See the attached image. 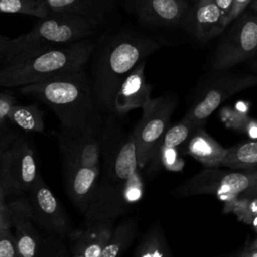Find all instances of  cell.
<instances>
[{"instance_id": "cell-6", "label": "cell", "mask_w": 257, "mask_h": 257, "mask_svg": "<svg viewBox=\"0 0 257 257\" xmlns=\"http://www.w3.org/2000/svg\"><path fill=\"white\" fill-rule=\"evenodd\" d=\"M257 184V171L221 170L207 168L186 180L174 191L181 197L214 195L225 204L242 195Z\"/></svg>"}, {"instance_id": "cell-27", "label": "cell", "mask_w": 257, "mask_h": 257, "mask_svg": "<svg viewBox=\"0 0 257 257\" xmlns=\"http://www.w3.org/2000/svg\"><path fill=\"white\" fill-rule=\"evenodd\" d=\"M225 211L234 212L243 222L252 225L257 220V198L240 195L225 204Z\"/></svg>"}, {"instance_id": "cell-17", "label": "cell", "mask_w": 257, "mask_h": 257, "mask_svg": "<svg viewBox=\"0 0 257 257\" xmlns=\"http://www.w3.org/2000/svg\"><path fill=\"white\" fill-rule=\"evenodd\" d=\"M134 13L147 25L168 27L182 23L188 0H132Z\"/></svg>"}, {"instance_id": "cell-38", "label": "cell", "mask_w": 257, "mask_h": 257, "mask_svg": "<svg viewBox=\"0 0 257 257\" xmlns=\"http://www.w3.org/2000/svg\"><path fill=\"white\" fill-rule=\"evenodd\" d=\"M242 196L245 197H251V198H257V184L254 185L253 187L249 188L247 191H245Z\"/></svg>"}, {"instance_id": "cell-21", "label": "cell", "mask_w": 257, "mask_h": 257, "mask_svg": "<svg viewBox=\"0 0 257 257\" xmlns=\"http://www.w3.org/2000/svg\"><path fill=\"white\" fill-rule=\"evenodd\" d=\"M44 112L37 102L29 104L14 103L8 113L7 120L23 133H44Z\"/></svg>"}, {"instance_id": "cell-11", "label": "cell", "mask_w": 257, "mask_h": 257, "mask_svg": "<svg viewBox=\"0 0 257 257\" xmlns=\"http://www.w3.org/2000/svg\"><path fill=\"white\" fill-rule=\"evenodd\" d=\"M38 174L32 143L21 135L12 142L0 159V181L3 189L7 195L26 194Z\"/></svg>"}, {"instance_id": "cell-22", "label": "cell", "mask_w": 257, "mask_h": 257, "mask_svg": "<svg viewBox=\"0 0 257 257\" xmlns=\"http://www.w3.org/2000/svg\"><path fill=\"white\" fill-rule=\"evenodd\" d=\"M138 231L136 218H123L117 225L113 226L108 242L103 248L100 257H116L122 255L134 243Z\"/></svg>"}, {"instance_id": "cell-3", "label": "cell", "mask_w": 257, "mask_h": 257, "mask_svg": "<svg viewBox=\"0 0 257 257\" xmlns=\"http://www.w3.org/2000/svg\"><path fill=\"white\" fill-rule=\"evenodd\" d=\"M160 48V44L144 35L122 33L108 41L93 56L89 83L100 110L110 113L117 89L127 74Z\"/></svg>"}, {"instance_id": "cell-13", "label": "cell", "mask_w": 257, "mask_h": 257, "mask_svg": "<svg viewBox=\"0 0 257 257\" xmlns=\"http://www.w3.org/2000/svg\"><path fill=\"white\" fill-rule=\"evenodd\" d=\"M100 127L59 126L56 141L61 164L100 168Z\"/></svg>"}, {"instance_id": "cell-34", "label": "cell", "mask_w": 257, "mask_h": 257, "mask_svg": "<svg viewBox=\"0 0 257 257\" xmlns=\"http://www.w3.org/2000/svg\"><path fill=\"white\" fill-rule=\"evenodd\" d=\"M251 0H233V6L231 10V14L228 19V25L235 20L240 14H242L245 9L248 7Z\"/></svg>"}, {"instance_id": "cell-30", "label": "cell", "mask_w": 257, "mask_h": 257, "mask_svg": "<svg viewBox=\"0 0 257 257\" xmlns=\"http://www.w3.org/2000/svg\"><path fill=\"white\" fill-rule=\"evenodd\" d=\"M19 256L17 241L11 229H0V257Z\"/></svg>"}, {"instance_id": "cell-18", "label": "cell", "mask_w": 257, "mask_h": 257, "mask_svg": "<svg viewBox=\"0 0 257 257\" xmlns=\"http://www.w3.org/2000/svg\"><path fill=\"white\" fill-rule=\"evenodd\" d=\"M145 64L146 60L139 63L123 79L114 96L110 113L124 115L142 107L151 98L152 86L145 78Z\"/></svg>"}, {"instance_id": "cell-42", "label": "cell", "mask_w": 257, "mask_h": 257, "mask_svg": "<svg viewBox=\"0 0 257 257\" xmlns=\"http://www.w3.org/2000/svg\"><path fill=\"white\" fill-rule=\"evenodd\" d=\"M249 62H250V64H251V66H252V67L254 68V70H255L254 73L257 74V54H256L251 60H249Z\"/></svg>"}, {"instance_id": "cell-26", "label": "cell", "mask_w": 257, "mask_h": 257, "mask_svg": "<svg viewBox=\"0 0 257 257\" xmlns=\"http://www.w3.org/2000/svg\"><path fill=\"white\" fill-rule=\"evenodd\" d=\"M199 126L195 125L190 120L183 117L181 121H179L178 123H176L175 125L166 131L156 151L159 148H177L178 146L184 144L190 138L193 132Z\"/></svg>"}, {"instance_id": "cell-29", "label": "cell", "mask_w": 257, "mask_h": 257, "mask_svg": "<svg viewBox=\"0 0 257 257\" xmlns=\"http://www.w3.org/2000/svg\"><path fill=\"white\" fill-rule=\"evenodd\" d=\"M156 160L170 171H181L184 166L183 160L178 155L177 148H159L151 157L149 163H155Z\"/></svg>"}, {"instance_id": "cell-9", "label": "cell", "mask_w": 257, "mask_h": 257, "mask_svg": "<svg viewBox=\"0 0 257 257\" xmlns=\"http://www.w3.org/2000/svg\"><path fill=\"white\" fill-rule=\"evenodd\" d=\"M13 225L20 257L68 256L64 240L47 235L34 223L28 198L14 199Z\"/></svg>"}, {"instance_id": "cell-43", "label": "cell", "mask_w": 257, "mask_h": 257, "mask_svg": "<svg viewBox=\"0 0 257 257\" xmlns=\"http://www.w3.org/2000/svg\"><path fill=\"white\" fill-rule=\"evenodd\" d=\"M9 39H10V38L7 37V36H5V35H0V44L9 41Z\"/></svg>"}, {"instance_id": "cell-16", "label": "cell", "mask_w": 257, "mask_h": 257, "mask_svg": "<svg viewBox=\"0 0 257 257\" xmlns=\"http://www.w3.org/2000/svg\"><path fill=\"white\" fill-rule=\"evenodd\" d=\"M182 23L200 41H208L226 29L221 10L214 0H196L193 7L188 8Z\"/></svg>"}, {"instance_id": "cell-8", "label": "cell", "mask_w": 257, "mask_h": 257, "mask_svg": "<svg viewBox=\"0 0 257 257\" xmlns=\"http://www.w3.org/2000/svg\"><path fill=\"white\" fill-rule=\"evenodd\" d=\"M175 107L176 100L172 95L150 98L142 106V116L133 132L137 163L140 169L146 167L161 143Z\"/></svg>"}, {"instance_id": "cell-1", "label": "cell", "mask_w": 257, "mask_h": 257, "mask_svg": "<svg viewBox=\"0 0 257 257\" xmlns=\"http://www.w3.org/2000/svg\"><path fill=\"white\" fill-rule=\"evenodd\" d=\"M135 140L112 113H105L100 130V168L94 196L84 213V223L123 216L143 196Z\"/></svg>"}, {"instance_id": "cell-7", "label": "cell", "mask_w": 257, "mask_h": 257, "mask_svg": "<svg viewBox=\"0 0 257 257\" xmlns=\"http://www.w3.org/2000/svg\"><path fill=\"white\" fill-rule=\"evenodd\" d=\"M227 28L213 54L215 71L229 70L257 54V14L244 11Z\"/></svg>"}, {"instance_id": "cell-25", "label": "cell", "mask_w": 257, "mask_h": 257, "mask_svg": "<svg viewBox=\"0 0 257 257\" xmlns=\"http://www.w3.org/2000/svg\"><path fill=\"white\" fill-rule=\"evenodd\" d=\"M0 13H16L43 18L48 12L42 0H0Z\"/></svg>"}, {"instance_id": "cell-2", "label": "cell", "mask_w": 257, "mask_h": 257, "mask_svg": "<svg viewBox=\"0 0 257 257\" xmlns=\"http://www.w3.org/2000/svg\"><path fill=\"white\" fill-rule=\"evenodd\" d=\"M22 95L48 106L66 128L100 127L104 113L93 95L85 70L19 87Z\"/></svg>"}, {"instance_id": "cell-40", "label": "cell", "mask_w": 257, "mask_h": 257, "mask_svg": "<svg viewBox=\"0 0 257 257\" xmlns=\"http://www.w3.org/2000/svg\"><path fill=\"white\" fill-rule=\"evenodd\" d=\"M6 196H7V194L4 191L3 186L1 184V181H0V202H5L6 201Z\"/></svg>"}, {"instance_id": "cell-37", "label": "cell", "mask_w": 257, "mask_h": 257, "mask_svg": "<svg viewBox=\"0 0 257 257\" xmlns=\"http://www.w3.org/2000/svg\"><path fill=\"white\" fill-rule=\"evenodd\" d=\"M252 251H257V238L254 239L250 244H248L244 249H242L239 252H236L235 255L238 256L241 253H245V252H252Z\"/></svg>"}, {"instance_id": "cell-19", "label": "cell", "mask_w": 257, "mask_h": 257, "mask_svg": "<svg viewBox=\"0 0 257 257\" xmlns=\"http://www.w3.org/2000/svg\"><path fill=\"white\" fill-rule=\"evenodd\" d=\"M48 15L77 14L98 24L104 22L113 0H42Z\"/></svg>"}, {"instance_id": "cell-12", "label": "cell", "mask_w": 257, "mask_h": 257, "mask_svg": "<svg viewBox=\"0 0 257 257\" xmlns=\"http://www.w3.org/2000/svg\"><path fill=\"white\" fill-rule=\"evenodd\" d=\"M27 194L33 221L40 230L47 235L67 240L74 229L73 224L40 174Z\"/></svg>"}, {"instance_id": "cell-36", "label": "cell", "mask_w": 257, "mask_h": 257, "mask_svg": "<svg viewBox=\"0 0 257 257\" xmlns=\"http://www.w3.org/2000/svg\"><path fill=\"white\" fill-rule=\"evenodd\" d=\"M10 39H9V41H10ZM9 41L0 44V67L8 62V44H9Z\"/></svg>"}, {"instance_id": "cell-14", "label": "cell", "mask_w": 257, "mask_h": 257, "mask_svg": "<svg viewBox=\"0 0 257 257\" xmlns=\"http://www.w3.org/2000/svg\"><path fill=\"white\" fill-rule=\"evenodd\" d=\"M61 170L68 198L76 210L84 215L97 187L99 168L61 164Z\"/></svg>"}, {"instance_id": "cell-41", "label": "cell", "mask_w": 257, "mask_h": 257, "mask_svg": "<svg viewBox=\"0 0 257 257\" xmlns=\"http://www.w3.org/2000/svg\"><path fill=\"white\" fill-rule=\"evenodd\" d=\"M239 257H257V251H252V252H245L241 253L238 255Z\"/></svg>"}, {"instance_id": "cell-28", "label": "cell", "mask_w": 257, "mask_h": 257, "mask_svg": "<svg viewBox=\"0 0 257 257\" xmlns=\"http://www.w3.org/2000/svg\"><path fill=\"white\" fill-rule=\"evenodd\" d=\"M222 119L228 126L237 131H242L249 134L251 137L257 138V121L250 118L244 113L235 111L232 109H226L222 111Z\"/></svg>"}, {"instance_id": "cell-20", "label": "cell", "mask_w": 257, "mask_h": 257, "mask_svg": "<svg viewBox=\"0 0 257 257\" xmlns=\"http://www.w3.org/2000/svg\"><path fill=\"white\" fill-rule=\"evenodd\" d=\"M186 152L206 168L219 167L226 154V149L208 135L202 127L196 128L185 142Z\"/></svg>"}, {"instance_id": "cell-23", "label": "cell", "mask_w": 257, "mask_h": 257, "mask_svg": "<svg viewBox=\"0 0 257 257\" xmlns=\"http://www.w3.org/2000/svg\"><path fill=\"white\" fill-rule=\"evenodd\" d=\"M173 255L164 230L159 220H156L141 238L137 245L135 257H171Z\"/></svg>"}, {"instance_id": "cell-5", "label": "cell", "mask_w": 257, "mask_h": 257, "mask_svg": "<svg viewBox=\"0 0 257 257\" xmlns=\"http://www.w3.org/2000/svg\"><path fill=\"white\" fill-rule=\"evenodd\" d=\"M99 26L97 22L77 14L48 15L40 18L31 30L10 39L8 62L91 37Z\"/></svg>"}, {"instance_id": "cell-39", "label": "cell", "mask_w": 257, "mask_h": 257, "mask_svg": "<svg viewBox=\"0 0 257 257\" xmlns=\"http://www.w3.org/2000/svg\"><path fill=\"white\" fill-rule=\"evenodd\" d=\"M248 7L250 8L251 11H253V13L257 14V0H251Z\"/></svg>"}, {"instance_id": "cell-4", "label": "cell", "mask_w": 257, "mask_h": 257, "mask_svg": "<svg viewBox=\"0 0 257 257\" xmlns=\"http://www.w3.org/2000/svg\"><path fill=\"white\" fill-rule=\"evenodd\" d=\"M95 46L96 42L88 37L10 61L0 67V88L20 87L85 70Z\"/></svg>"}, {"instance_id": "cell-15", "label": "cell", "mask_w": 257, "mask_h": 257, "mask_svg": "<svg viewBox=\"0 0 257 257\" xmlns=\"http://www.w3.org/2000/svg\"><path fill=\"white\" fill-rule=\"evenodd\" d=\"M114 221L98 220L84 223L81 228L73 229L67 238L70 256L100 257L113 229Z\"/></svg>"}, {"instance_id": "cell-35", "label": "cell", "mask_w": 257, "mask_h": 257, "mask_svg": "<svg viewBox=\"0 0 257 257\" xmlns=\"http://www.w3.org/2000/svg\"><path fill=\"white\" fill-rule=\"evenodd\" d=\"M214 2L218 6V8L221 10V13H222L223 19H224V24L227 27L228 19L231 14L232 6H233V0H214Z\"/></svg>"}, {"instance_id": "cell-33", "label": "cell", "mask_w": 257, "mask_h": 257, "mask_svg": "<svg viewBox=\"0 0 257 257\" xmlns=\"http://www.w3.org/2000/svg\"><path fill=\"white\" fill-rule=\"evenodd\" d=\"M14 103H16V98L13 95L0 92V123L7 121V113Z\"/></svg>"}, {"instance_id": "cell-32", "label": "cell", "mask_w": 257, "mask_h": 257, "mask_svg": "<svg viewBox=\"0 0 257 257\" xmlns=\"http://www.w3.org/2000/svg\"><path fill=\"white\" fill-rule=\"evenodd\" d=\"M15 201L0 202V229H12Z\"/></svg>"}, {"instance_id": "cell-10", "label": "cell", "mask_w": 257, "mask_h": 257, "mask_svg": "<svg viewBox=\"0 0 257 257\" xmlns=\"http://www.w3.org/2000/svg\"><path fill=\"white\" fill-rule=\"evenodd\" d=\"M257 86V74L254 72H227L208 81L198 94L196 101L184 115L199 127H203L208 117L229 97L242 90Z\"/></svg>"}, {"instance_id": "cell-31", "label": "cell", "mask_w": 257, "mask_h": 257, "mask_svg": "<svg viewBox=\"0 0 257 257\" xmlns=\"http://www.w3.org/2000/svg\"><path fill=\"white\" fill-rule=\"evenodd\" d=\"M21 135H23L22 132L11 124L8 120L4 123H0V159L12 142Z\"/></svg>"}, {"instance_id": "cell-24", "label": "cell", "mask_w": 257, "mask_h": 257, "mask_svg": "<svg viewBox=\"0 0 257 257\" xmlns=\"http://www.w3.org/2000/svg\"><path fill=\"white\" fill-rule=\"evenodd\" d=\"M221 166L237 171H257V141L237 144L226 149Z\"/></svg>"}]
</instances>
